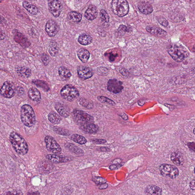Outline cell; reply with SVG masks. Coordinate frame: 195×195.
I'll use <instances>...</instances> for the list:
<instances>
[{
	"label": "cell",
	"mask_w": 195,
	"mask_h": 195,
	"mask_svg": "<svg viewBox=\"0 0 195 195\" xmlns=\"http://www.w3.org/2000/svg\"><path fill=\"white\" fill-rule=\"evenodd\" d=\"M9 140L13 148L18 154L24 155L28 152V144L19 134L13 131L10 134Z\"/></svg>",
	"instance_id": "obj_1"
},
{
	"label": "cell",
	"mask_w": 195,
	"mask_h": 195,
	"mask_svg": "<svg viewBox=\"0 0 195 195\" xmlns=\"http://www.w3.org/2000/svg\"><path fill=\"white\" fill-rule=\"evenodd\" d=\"M21 120L24 125L31 127L35 125L36 118L34 109L29 105H24L21 109Z\"/></svg>",
	"instance_id": "obj_2"
},
{
	"label": "cell",
	"mask_w": 195,
	"mask_h": 195,
	"mask_svg": "<svg viewBox=\"0 0 195 195\" xmlns=\"http://www.w3.org/2000/svg\"><path fill=\"white\" fill-rule=\"evenodd\" d=\"M168 52L172 58L178 62L182 61L189 55L188 52L182 46L175 44L170 46Z\"/></svg>",
	"instance_id": "obj_3"
},
{
	"label": "cell",
	"mask_w": 195,
	"mask_h": 195,
	"mask_svg": "<svg viewBox=\"0 0 195 195\" xmlns=\"http://www.w3.org/2000/svg\"><path fill=\"white\" fill-rule=\"evenodd\" d=\"M111 8L114 14L119 17L125 16L129 10V4L125 0H113L111 2Z\"/></svg>",
	"instance_id": "obj_4"
},
{
	"label": "cell",
	"mask_w": 195,
	"mask_h": 195,
	"mask_svg": "<svg viewBox=\"0 0 195 195\" xmlns=\"http://www.w3.org/2000/svg\"><path fill=\"white\" fill-rule=\"evenodd\" d=\"M73 114L74 121L80 127L94 123L93 117L83 111L74 110Z\"/></svg>",
	"instance_id": "obj_5"
},
{
	"label": "cell",
	"mask_w": 195,
	"mask_h": 195,
	"mask_svg": "<svg viewBox=\"0 0 195 195\" xmlns=\"http://www.w3.org/2000/svg\"><path fill=\"white\" fill-rule=\"evenodd\" d=\"M60 94L63 99L70 102L77 99L80 95L78 90L71 84L66 85L62 88Z\"/></svg>",
	"instance_id": "obj_6"
},
{
	"label": "cell",
	"mask_w": 195,
	"mask_h": 195,
	"mask_svg": "<svg viewBox=\"0 0 195 195\" xmlns=\"http://www.w3.org/2000/svg\"><path fill=\"white\" fill-rule=\"evenodd\" d=\"M161 174L165 177L175 178L178 176L179 171L177 167L171 165L163 164L160 167Z\"/></svg>",
	"instance_id": "obj_7"
},
{
	"label": "cell",
	"mask_w": 195,
	"mask_h": 195,
	"mask_svg": "<svg viewBox=\"0 0 195 195\" xmlns=\"http://www.w3.org/2000/svg\"><path fill=\"white\" fill-rule=\"evenodd\" d=\"M45 141L46 143V148L49 151L55 154H61V148L53 137L47 135L45 138Z\"/></svg>",
	"instance_id": "obj_8"
},
{
	"label": "cell",
	"mask_w": 195,
	"mask_h": 195,
	"mask_svg": "<svg viewBox=\"0 0 195 195\" xmlns=\"http://www.w3.org/2000/svg\"><path fill=\"white\" fill-rule=\"evenodd\" d=\"M15 88L14 85L9 81H6L0 89V95L4 97L11 99L15 95Z\"/></svg>",
	"instance_id": "obj_9"
},
{
	"label": "cell",
	"mask_w": 195,
	"mask_h": 195,
	"mask_svg": "<svg viewBox=\"0 0 195 195\" xmlns=\"http://www.w3.org/2000/svg\"><path fill=\"white\" fill-rule=\"evenodd\" d=\"M48 8L52 15L55 18H57L60 16L63 10V6L60 1L54 0L49 1Z\"/></svg>",
	"instance_id": "obj_10"
},
{
	"label": "cell",
	"mask_w": 195,
	"mask_h": 195,
	"mask_svg": "<svg viewBox=\"0 0 195 195\" xmlns=\"http://www.w3.org/2000/svg\"><path fill=\"white\" fill-rule=\"evenodd\" d=\"M122 83V82L116 79H110L108 82V90L115 94L121 93L124 89Z\"/></svg>",
	"instance_id": "obj_11"
},
{
	"label": "cell",
	"mask_w": 195,
	"mask_h": 195,
	"mask_svg": "<svg viewBox=\"0 0 195 195\" xmlns=\"http://www.w3.org/2000/svg\"><path fill=\"white\" fill-rule=\"evenodd\" d=\"M14 40L16 42L18 43L20 46L24 48H26L31 45L29 40L24 34L17 30H15L13 32Z\"/></svg>",
	"instance_id": "obj_12"
},
{
	"label": "cell",
	"mask_w": 195,
	"mask_h": 195,
	"mask_svg": "<svg viewBox=\"0 0 195 195\" xmlns=\"http://www.w3.org/2000/svg\"><path fill=\"white\" fill-rule=\"evenodd\" d=\"M46 31L50 37H54L58 33L59 27L54 20H50L47 21L46 25Z\"/></svg>",
	"instance_id": "obj_13"
},
{
	"label": "cell",
	"mask_w": 195,
	"mask_h": 195,
	"mask_svg": "<svg viewBox=\"0 0 195 195\" xmlns=\"http://www.w3.org/2000/svg\"><path fill=\"white\" fill-rule=\"evenodd\" d=\"M77 74L80 79L85 80L92 77L93 76V72L90 68L80 66L78 68Z\"/></svg>",
	"instance_id": "obj_14"
},
{
	"label": "cell",
	"mask_w": 195,
	"mask_h": 195,
	"mask_svg": "<svg viewBox=\"0 0 195 195\" xmlns=\"http://www.w3.org/2000/svg\"><path fill=\"white\" fill-rule=\"evenodd\" d=\"M146 30L150 34L158 37H164L167 35V33L165 30L156 26H147Z\"/></svg>",
	"instance_id": "obj_15"
},
{
	"label": "cell",
	"mask_w": 195,
	"mask_h": 195,
	"mask_svg": "<svg viewBox=\"0 0 195 195\" xmlns=\"http://www.w3.org/2000/svg\"><path fill=\"white\" fill-rule=\"evenodd\" d=\"M46 157L49 161L54 163L67 162L71 160L69 157L57 154H49L46 156Z\"/></svg>",
	"instance_id": "obj_16"
},
{
	"label": "cell",
	"mask_w": 195,
	"mask_h": 195,
	"mask_svg": "<svg viewBox=\"0 0 195 195\" xmlns=\"http://www.w3.org/2000/svg\"><path fill=\"white\" fill-rule=\"evenodd\" d=\"M98 15V11L96 7L94 5H90L88 7L85 14V17L89 20L95 19Z\"/></svg>",
	"instance_id": "obj_17"
},
{
	"label": "cell",
	"mask_w": 195,
	"mask_h": 195,
	"mask_svg": "<svg viewBox=\"0 0 195 195\" xmlns=\"http://www.w3.org/2000/svg\"><path fill=\"white\" fill-rule=\"evenodd\" d=\"M80 129L86 133L93 134L97 133L99 131V128L96 124L93 123L86 124L80 127Z\"/></svg>",
	"instance_id": "obj_18"
},
{
	"label": "cell",
	"mask_w": 195,
	"mask_h": 195,
	"mask_svg": "<svg viewBox=\"0 0 195 195\" xmlns=\"http://www.w3.org/2000/svg\"><path fill=\"white\" fill-rule=\"evenodd\" d=\"M138 8L141 12L145 15L151 14L153 11V8L151 4L146 2L140 3Z\"/></svg>",
	"instance_id": "obj_19"
},
{
	"label": "cell",
	"mask_w": 195,
	"mask_h": 195,
	"mask_svg": "<svg viewBox=\"0 0 195 195\" xmlns=\"http://www.w3.org/2000/svg\"><path fill=\"white\" fill-rule=\"evenodd\" d=\"M29 97L34 102H39L41 99V94L39 91L36 88H30L28 92Z\"/></svg>",
	"instance_id": "obj_20"
},
{
	"label": "cell",
	"mask_w": 195,
	"mask_h": 195,
	"mask_svg": "<svg viewBox=\"0 0 195 195\" xmlns=\"http://www.w3.org/2000/svg\"><path fill=\"white\" fill-rule=\"evenodd\" d=\"M55 108L61 116L64 118H67L70 115L68 110L63 104L57 102L55 105Z\"/></svg>",
	"instance_id": "obj_21"
},
{
	"label": "cell",
	"mask_w": 195,
	"mask_h": 195,
	"mask_svg": "<svg viewBox=\"0 0 195 195\" xmlns=\"http://www.w3.org/2000/svg\"><path fill=\"white\" fill-rule=\"evenodd\" d=\"M77 55L79 58L83 63H86L90 57L89 51L83 48L80 49L78 51Z\"/></svg>",
	"instance_id": "obj_22"
},
{
	"label": "cell",
	"mask_w": 195,
	"mask_h": 195,
	"mask_svg": "<svg viewBox=\"0 0 195 195\" xmlns=\"http://www.w3.org/2000/svg\"><path fill=\"white\" fill-rule=\"evenodd\" d=\"M23 6L27 11L33 15H37L39 11L38 8L35 5L30 4L27 1H24L23 2Z\"/></svg>",
	"instance_id": "obj_23"
},
{
	"label": "cell",
	"mask_w": 195,
	"mask_h": 195,
	"mask_svg": "<svg viewBox=\"0 0 195 195\" xmlns=\"http://www.w3.org/2000/svg\"><path fill=\"white\" fill-rule=\"evenodd\" d=\"M145 192L146 195H161L162 190L158 186H149L146 188Z\"/></svg>",
	"instance_id": "obj_24"
},
{
	"label": "cell",
	"mask_w": 195,
	"mask_h": 195,
	"mask_svg": "<svg viewBox=\"0 0 195 195\" xmlns=\"http://www.w3.org/2000/svg\"><path fill=\"white\" fill-rule=\"evenodd\" d=\"M92 37L89 35L86 34H81L79 37L78 42L80 44L83 46H87L90 44L92 42Z\"/></svg>",
	"instance_id": "obj_25"
},
{
	"label": "cell",
	"mask_w": 195,
	"mask_h": 195,
	"mask_svg": "<svg viewBox=\"0 0 195 195\" xmlns=\"http://www.w3.org/2000/svg\"><path fill=\"white\" fill-rule=\"evenodd\" d=\"M58 73L61 78L63 80H68L72 76L70 71L64 66L59 68Z\"/></svg>",
	"instance_id": "obj_26"
},
{
	"label": "cell",
	"mask_w": 195,
	"mask_h": 195,
	"mask_svg": "<svg viewBox=\"0 0 195 195\" xmlns=\"http://www.w3.org/2000/svg\"><path fill=\"white\" fill-rule=\"evenodd\" d=\"M48 118L50 122L54 125L60 124L62 120L60 115L54 111H52L49 114Z\"/></svg>",
	"instance_id": "obj_27"
},
{
	"label": "cell",
	"mask_w": 195,
	"mask_h": 195,
	"mask_svg": "<svg viewBox=\"0 0 195 195\" xmlns=\"http://www.w3.org/2000/svg\"><path fill=\"white\" fill-rule=\"evenodd\" d=\"M65 147L69 151L76 154H82L84 153L83 150L79 148L77 146L71 143H68L65 144Z\"/></svg>",
	"instance_id": "obj_28"
},
{
	"label": "cell",
	"mask_w": 195,
	"mask_h": 195,
	"mask_svg": "<svg viewBox=\"0 0 195 195\" xmlns=\"http://www.w3.org/2000/svg\"><path fill=\"white\" fill-rule=\"evenodd\" d=\"M68 18L73 22H80L82 18V14L76 11H71L68 14Z\"/></svg>",
	"instance_id": "obj_29"
},
{
	"label": "cell",
	"mask_w": 195,
	"mask_h": 195,
	"mask_svg": "<svg viewBox=\"0 0 195 195\" xmlns=\"http://www.w3.org/2000/svg\"><path fill=\"white\" fill-rule=\"evenodd\" d=\"M17 72L19 76L27 78L29 77L31 75V69L25 67L19 68L17 69Z\"/></svg>",
	"instance_id": "obj_30"
},
{
	"label": "cell",
	"mask_w": 195,
	"mask_h": 195,
	"mask_svg": "<svg viewBox=\"0 0 195 195\" xmlns=\"http://www.w3.org/2000/svg\"><path fill=\"white\" fill-rule=\"evenodd\" d=\"M59 48L57 43L55 41L51 42L49 47V51L52 56H55L58 54Z\"/></svg>",
	"instance_id": "obj_31"
},
{
	"label": "cell",
	"mask_w": 195,
	"mask_h": 195,
	"mask_svg": "<svg viewBox=\"0 0 195 195\" xmlns=\"http://www.w3.org/2000/svg\"><path fill=\"white\" fill-rule=\"evenodd\" d=\"M172 161L176 165L179 166L183 164V158L180 154L177 153H172L171 155Z\"/></svg>",
	"instance_id": "obj_32"
},
{
	"label": "cell",
	"mask_w": 195,
	"mask_h": 195,
	"mask_svg": "<svg viewBox=\"0 0 195 195\" xmlns=\"http://www.w3.org/2000/svg\"><path fill=\"white\" fill-rule=\"evenodd\" d=\"M71 139L72 141L81 145L85 144L87 142V140L84 137L78 134H73L71 137Z\"/></svg>",
	"instance_id": "obj_33"
},
{
	"label": "cell",
	"mask_w": 195,
	"mask_h": 195,
	"mask_svg": "<svg viewBox=\"0 0 195 195\" xmlns=\"http://www.w3.org/2000/svg\"><path fill=\"white\" fill-rule=\"evenodd\" d=\"M33 82L37 87L42 89L45 91L48 92L50 88L49 85L44 81L39 80H34L33 81Z\"/></svg>",
	"instance_id": "obj_34"
},
{
	"label": "cell",
	"mask_w": 195,
	"mask_h": 195,
	"mask_svg": "<svg viewBox=\"0 0 195 195\" xmlns=\"http://www.w3.org/2000/svg\"><path fill=\"white\" fill-rule=\"evenodd\" d=\"M79 102L81 105L87 109H92L93 107V102H91L90 100H88L84 98H81L79 100Z\"/></svg>",
	"instance_id": "obj_35"
},
{
	"label": "cell",
	"mask_w": 195,
	"mask_h": 195,
	"mask_svg": "<svg viewBox=\"0 0 195 195\" xmlns=\"http://www.w3.org/2000/svg\"><path fill=\"white\" fill-rule=\"evenodd\" d=\"M98 100L102 103L108 104L114 106L115 105V102L112 99H109L106 96H99L97 97Z\"/></svg>",
	"instance_id": "obj_36"
},
{
	"label": "cell",
	"mask_w": 195,
	"mask_h": 195,
	"mask_svg": "<svg viewBox=\"0 0 195 195\" xmlns=\"http://www.w3.org/2000/svg\"><path fill=\"white\" fill-rule=\"evenodd\" d=\"M100 16L101 19L104 23L106 24H109V17L107 11L104 9L101 10Z\"/></svg>",
	"instance_id": "obj_37"
},
{
	"label": "cell",
	"mask_w": 195,
	"mask_h": 195,
	"mask_svg": "<svg viewBox=\"0 0 195 195\" xmlns=\"http://www.w3.org/2000/svg\"><path fill=\"white\" fill-rule=\"evenodd\" d=\"M54 130L57 133L60 135H70L69 131L65 129H63V128L60 127H55L54 128Z\"/></svg>",
	"instance_id": "obj_38"
},
{
	"label": "cell",
	"mask_w": 195,
	"mask_h": 195,
	"mask_svg": "<svg viewBox=\"0 0 195 195\" xmlns=\"http://www.w3.org/2000/svg\"><path fill=\"white\" fill-rule=\"evenodd\" d=\"M93 180L96 184H97L101 185L106 183V181L105 179L101 177H94L93 178Z\"/></svg>",
	"instance_id": "obj_39"
},
{
	"label": "cell",
	"mask_w": 195,
	"mask_h": 195,
	"mask_svg": "<svg viewBox=\"0 0 195 195\" xmlns=\"http://www.w3.org/2000/svg\"><path fill=\"white\" fill-rule=\"evenodd\" d=\"M41 60L42 61L43 64L45 66H47L50 62V58L47 55L46 53H43L42 55Z\"/></svg>",
	"instance_id": "obj_40"
},
{
	"label": "cell",
	"mask_w": 195,
	"mask_h": 195,
	"mask_svg": "<svg viewBox=\"0 0 195 195\" xmlns=\"http://www.w3.org/2000/svg\"><path fill=\"white\" fill-rule=\"evenodd\" d=\"M109 69L105 67H101L98 69V73L102 75H105L106 76V75H107L108 73H109Z\"/></svg>",
	"instance_id": "obj_41"
},
{
	"label": "cell",
	"mask_w": 195,
	"mask_h": 195,
	"mask_svg": "<svg viewBox=\"0 0 195 195\" xmlns=\"http://www.w3.org/2000/svg\"><path fill=\"white\" fill-rule=\"evenodd\" d=\"M158 22L159 24H161L162 25L164 26V27H167L168 25V23L167 20L165 18H163V17H161L159 18L158 20Z\"/></svg>",
	"instance_id": "obj_42"
},
{
	"label": "cell",
	"mask_w": 195,
	"mask_h": 195,
	"mask_svg": "<svg viewBox=\"0 0 195 195\" xmlns=\"http://www.w3.org/2000/svg\"><path fill=\"white\" fill-rule=\"evenodd\" d=\"M118 31L121 33H126L129 32V30L127 27L124 25H121L118 28Z\"/></svg>",
	"instance_id": "obj_43"
},
{
	"label": "cell",
	"mask_w": 195,
	"mask_h": 195,
	"mask_svg": "<svg viewBox=\"0 0 195 195\" xmlns=\"http://www.w3.org/2000/svg\"><path fill=\"white\" fill-rule=\"evenodd\" d=\"M7 195H23L22 192L20 190H14L8 192Z\"/></svg>",
	"instance_id": "obj_44"
},
{
	"label": "cell",
	"mask_w": 195,
	"mask_h": 195,
	"mask_svg": "<svg viewBox=\"0 0 195 195\" xmlns=\"http://www.w3.org/2000/svg\"><path fill=\"white\" fill-rule=\"evenodd\" d=\"M93 142L95 144H102L106 143V141L104 139H95L93 140Z\"/></svg>",
	"instance_id": "obj_45"
},
{
	"label": "cell",
	"mask_w": 195,
	"mask_h": 195,
	"mask_svg": "<svg viewBox=\"0 0 195 195\" xmlns=\"http://www.w3.org/2000/svg\"><path fill=\"white\" fill-rule=\"evenodd\" d=\"M187 145L190 150L193 152L195 151V143L194 142L188 143Z\"/></svg>",
	"instance_id": "obj_46"
},
{
	"label": "cell",
	"mask_w": 195,
	"mask_h": 195,
	"mask_svg": "<svg viewBox=\"0 0 195 195\" xmlns=\"http://www.w3.org/2000/svg\"><path fill=\"white\" fill-rule=\"evenodd\" d=\"M121 165H119L112 164L109 166L110 169L111 170H115L121 167Z\"/></svg>",
	"instance_id": "obj_47"
},
{
	"label": "cell",
	"mask_w": 195,
	"mask_h": 195,
	"mask_svg": "<svg viewBox=\"0 0 195 195\" xmlns=\"http://www.w3.org/2000/svg\"><path fill=\"white\" fill-rule=\"evenodd\" d=\"M122 160L121 159L118 158L115 159L112 161V164L119 165L122 162Z\"/></svg>",
	"instance_id": "obj_48"
},
{
	"label": "cell",
	"mask_w": 195,
	"mask_h": 195,
	"mask_svg": "<svg viewBox=\"0 0 195 195\" xmlns=\"http://www.w3.org/2000/svg\"><path fill=\"white\" fill-rule=\"evenodd\" d=\"M120 72L121 74L123 75L124 76H128V72L127 71V70L125 69L122 68L120 70Z\"/></svg>",
	"instance_id": "obj_49"
},
{
	"label": "cell",
	"mask_w": 195,
	"mask_h": 195,
	"mask_svg": "<svg viewBox=\"0 0 195 195\" xmlns=\"http://www.w3.org/2000/svg\"><path fill=\"white\" fill-rule=\"evenodd\" d=\"M5 35L2 30L0 29V40H3L5 38Z\"/></svg>",
	"instance_id": "obj_50"
},
{
	"label": "cell",
	"mask_w": 195,
	"mask_h": 195,
	"mask_svg": "<svg viewBox=\"0 0 195 195\" xmlns=\"http://www.w3.org/2000/svg\"><path fill=\"white\" fill-rule=\"evenodd\" d=\"M108 187V184L106 183H104V184H101V186H99V190H104V189L107 188Z\"/></svg>",
	"instance_id": "obj_51"
},
{
	"label": "cell",
	"mask_w": 195,
	"mask_h": 195,
	"mask_svg": "<svg viewBox=\"0 0 195 195\" xmlns=\"http://www.w3.org/2000/svg\"><path fill=\"white\" fill-rule=\"evenodd\" d=\"M190 188L193 190H195V180H193L190 182Z\"/></svg>",
	"instance_id": "obj_52"
},
{
	"label": "cell",
	"mask_w": 195,
	"mask_h": 195,
	"mask_svg": "<svg viewBox=\"0 0 195 195\" xmlns=\"http://www.w3.org/2000/svg\"><path fill=\"white\" fill-rule=\"evenodd\" d=\"M100 150L102 151L107 152L109 151L110 150L109 149L107 148V147H101L100 148Z\"/></svg>",
	"instance_id": "obj_53"
},
{
	"label": "cell",
	"mask_w": 195,
	"mask_h": 195,
	"mask_svg": "<svg viewBox=\"0 0 195 195\" xmlns=\"http://www.w3.org/2000/svg\"><path fill=\"white\" fill-rule=\"evenodd\" d=\"M116 57V55H114L113 54H111L109 57V60L111 61H113L115 60V57Z\"/></svg>",
	"instance_id": "obj_54"
},
{
	"label": "cell",
	"mask_w": 195,
	"mask_h": 195,
	"mask_svg": "<svg viewBox=\"0 0 195 195\" xmlns=\"http://www.w3.org/2000/svg\"><path fill=\"white\" fill-rule=\"evenodd\" d=\"M27 195H40V194L39 192H36L33 193H27Z\"/></svg>",
	"instance_id": "obj_55"
},
{
	"label": "cell",
	"mask_w": 195,
	"mask_h": 195,
	"mask_svg": "<svg viewBox=\"0 0 195 195\" xmlns=\"http://www.w3.org/2000/svg\"><path fill=\"white\" fill-rule=\"evenodd\" d=\"M195 128H194V129H193V134H195Z\"/></svg>",
	"instance_id": "obj_56"
},
{
	"label": "cell",
	"mask_w": 195,
	"mask_h": 195,
	"mask_svg": "<svg viewBox=\"0 0 195 195\" xmlns=\"http://www.w3.org/2000/svg\"><path fill=\"white\" fill-rule=\"evenodd\" d=\"M2 2V1H0V2Z\"/></svg>",
	"instance_id": "obj_57"
}]
</instances>
